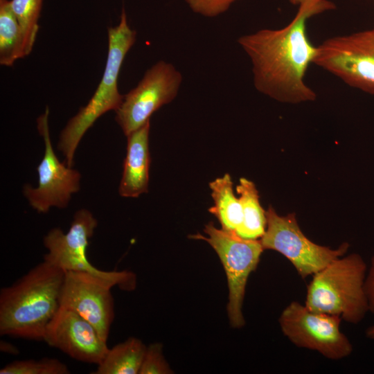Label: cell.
Returning <instances> with one entry per match:
<instances>
[{"mask_svg": "<svg viewBox=\"0 0 374 374\" xmlns=\"http://www.w3.org/2000/svg\"><path fill=\"white\" fill-rule=\"evenodd\" d=\"M334 8L328 0L307 2L299 6L294 17L284 27L261 29L238 39L250 59L253 85L260 93L290 104L316 100L315 91L305 80L317 53V46L308 37L307 21Z\"/></svg>", "mask_w": 374, "mask_h": 374, "instance_id": "6da1fadb", "label": "cell"}, {"mask_svg": "<svg viewBox=\"0 0 374 374\" xmlns=\"http://www.w3.org/2000/svg\"><path fill=\"white\" fill-rule=\"evenodd\" d=\"M65 271L46 261L0 291V335L43 341L46 327L60 307Z\"/></svg>", "mask_w": 374, "mask_h": 374, "instance_id": "7a4b0ae2", "label": "cell"}, {"mask_svg": "<svg viewBox=\"0 0 374 374\" xmlns=\"http://www.w3.org/2000/svg\"><path fill=\"white\" fill-rule=\"evenodd\" d=\"M107 38L108 53L102 79L88 103L68 121L60 135L57 148L69 167L73 166L76 148L86 132L102 115L116 111L123 101L118 78L125 56L136 39V31L129 26L125 8L119 23L107 28Z\"/></svg>", "mask_w": 374, "mask_h": 374, "instance_id": "3957f363", "label": "cell"}, {"mask_svg": "<svg viewBox=\"0 0 374 374\" xmlns=\"http://www.w3.org/2000/svg\"><path fill=\"white\" fill-rule=\"evenodd\" d=\"M367 265L361 255L339 257L313 275L305 305L310 310L340 316L357 324L369 312L364 289Z\"/></svg>", "mask_w": 374, "mask_h": 374, "instance_id": "277c9868", "label": "cell"}, {"mask_svg": "<svg viewBox=\"0 0 374 374\" xmlns=\"http://www.w3.org/2000/svg\"><path fill=\"white\" fill-rule=\"evenodd\" d=\"M204 232L191 235L192 239L208 242L217 253L226 273L229 287L227 313L232 328L245 324L242 305L246 285L250 274L255 271L264 250L260 239L240 237L235 233L216 228L213 222L205 225Z\"/></svg>", "mask_w": 374, "mask_h": 374, "instance_id": "5b68a950", "label": "cell"}, {"mask_svg": "<svg viewBox=\"0 0 374 374\" xmlns=\"http://www.w3.org/2000/svg\"><path fill=\"white\" fill-rule=\"evenodd\" d=\"M97 224V220L89 210H78L66 233L60 228H54L44 238V244L48 250L44 260L64 271L86 272L117 285L121 290H134L136 285L134 273L100 270L89 261L87 248Z\"/></svg>", "mask_w": 374, "mask_h": 374, "instance_id": "8992f818", "label": "cell"}, {"mask_svg": "<svg viewBox=\"0 0 374 374\" xmlns=\"http://www.w3.org/2000/svg\"><path fill=\"white\" fill-rule=\"evenodd\" d=\"M266 217V231L260 239L264 250H274L283 255L303 279L344 256L348 249V242L331 249L311 241L301 230L294 213L281 216L269 206Z\"/></svg>", "mask_w": 374, "mask_h": 374, "instance_id": "52a82bcc", "label": "cell"}, {"mask_svg": "<svg viewBox=\"0 0 374 374\" xmlns=\"http://www.w3.org/2000/svg\"><path fill=\"white\" fill-rule=\"evenodd\" d=\"M313 64L374 94V28L327 39L317 46Z\"/></svg>", "mask_w": 374, "mask_h": 374, "instance_id": "ba28073f", "label": "cell"}, {"mask_svg": "<svg viewBox=\"0 0 374 374\" xmlns=\"http://www.w3.org/2000/svg\"><path fill=\"white\" fill-rule=\"evenodd\" d=\"M341 320L340 316L314 312L305 304L292 301L281 312L278 322L283 335L297 347L339 360L353 350L348 337L340 330Z\"/></svg>", "mask_w": 374, "mask_h": 374, "instance_id": "9c48e42d", "label": "cell"}, {"mask_svg": "<svg viewBox=\"0 0 374 374\" xmlns=\"http://www.w3.org/2000/svg\"><path fill=\"white\" fill-rule=\"evenodd\" d=\"M182 75L169 62L160 60L148 69L138 84L123 96L116 121L127 136L140 128L162 106L177 96Z\"/></svg>", "mask_w": 374, "mask_h": 374, "instance_id": "30bf717a", "label": "cell"}, {"mask_svg": "<svg viewBox=\"0 0 374 374\" xmlns=\"http://www.w3.org/2000/svg\"><path fill=\"white\" fill-rule=\"evenodd\" d=\"M49 109L37 119V130L44 139L45 150L38 165V186L24 187L23 193L30 205L38 213H46L52 206L66 208L72 194L80 189V174L57 158L51 145L49 127Z\"/></svg>", "mask_w": 374, "mask_h": 374, "instance_id": "8fae6325", "label": "cell"}, {"mask_svg": "<svg viewBox=\"0 0 374 374\" xmlns=\"http://www.w3.org/2000/svg\"><path fill=\"white\" fill-rule=\"evenodd\" d=\"M111 283L82 271H65L60 305L71 308L89 321L107 342L114 319Z\"/></svg>", "mask_w": 374, "mask_h": 374, "instance_id": "7c38bea8", "label": "cell"}, {"mask_svg": "<svg viewBox=\"0 0 374 374\" xmlns=\"http://www.w3.org/2000/svg\"><path fill=\"white\" fill-rule=\"evenodd\" d=\"M43 341L77 361L97 365L109 349L89 321L62 305L47 324Z\"/></svg>", "mask_w": 374, "mask_h": 374, "instance_id": "4fadbf2b", "label": "cell"}, {"mask_svg": "<svg viewBox=\"0 0 374 374\" xmlns=\"http://www.w3.org/2000/svg\"><path fill=\"white\" fill-rule=\"evenodd\" d=\"M150 122L127 136V152L119 184V195L124 197H138L148 193L150 154L149 134Z\"/></svg>", "mask_w": 374, "mask_h": 374, "instance_id": "5bb4252c", "label": "cell"}, {"mask_svg": "<svg viewBox=\"0 0 374 374\" xmlns=\"http://www.w3.org/2000/svg\"><path fill=\"white\" fill-rule=\"evenodd\" d=\"M213 205L208 208L219 221L222 229L235 233L242 219V206L239 197L233 192V184L229 174L224 175L209 183Z\"/></svg>", "mask_w": 374, "mask_h": 374, "instance_id": "9a60e30c", "label": "cell"}, {"mask_svg": "<svg viewBox=\"0 0 374 374\" xmlns=\"http://www.w3.org/2000/svg\"><path fill=\"white\" fill-rule=\"evenodd\" d=\"M147 347L139 339L130 337L109 348L97 365L95 374H138Z\"/></svg>", "mask_w": 374, "mask_h": 374, "instance_id": "2e32d148", "label": "cell"}, {"mask_svg": "<svg viewBox=\"0 0 374 374\" xmlns=\"http://www.w3.org/2000/svg\"><path fill=\"white\" fill-rule=\"evenodd\" d=\"M236 190L242 206V222L236 234L245 239L258 240L267 228L266 211L260 205L259 195L254 183L240 178Z\"/></svg>", "mask_w": 374, "mask_h": 374, "instance_id": "e0dca14e", "label": "cell"}, {"mask_svg": "<svg viewBox=\"0 0 374 374\" xmlns=\"http://www.w3.org/2000/svg\"><path fill=\"white\" fill-rule=\"evenodd\" d=\"M21 33L11 0H0V64L11 66L21 58Z\"/></svg>", "mask_w": 374, "mask_h": 374, "instance_id": "ac0fdd59", "label": "cell"}, {"mask_svg": "<svg viewBox=\"0 0 374 374\" xmlns=\"http://www.w3.org/2000/svg\"><path fill=\"white\" fill-rule=\"evenodd\" d=\"M42 3L43 0H11L12 9L21 28V58L28 56L33 48Z\"/></svg>", "mask_w": 374, "mask_h": 374, "instance_id": "d6986e66", "label": "cell"}, {"mask_svg": "<svg viewBox=\"0 0 374 374\" xmlns=\"http://www.w3.org/2000/svg\"><path fill=\"white\" fill-rule=\"evenodd\" d=\"M67 366L55 358L12 362L0 369V374H69Z\"/></svg>", "mask_w": 374, "mask_h": 374, "instance_id": "ffe728a7", "label": "cell"}, {"mask_svg": "<svg viewBox=\"0 0 374 374\" xmlns=\"http://www.w3.org/2000/svg\"><path fill=\"white\" fill-rule=\"evenodd\" d=\"M162 353V345L151 344L146 348L139 374H169L172 373Z\"/></svg>", "mask_w": 374, "mask_h": 374, "instance_id": "44dd1931", "label": "cell"}, {"mask_svg": "<svg viewBox=\"0 0 374 374\" xmlns=\"http://www.w3.org/2000/svg\"><path fill=\"white\" fill-rule=\"evenodd\" d=\"M196 14L206 17H215L225 12L237 0H184Z\"/></svg>", "mask_w": 374, "mask_h": 374, "instance_id": "7402d4cb", "label": "cell"}, {"mask_svg": "<svg viewBox=\"0 0 374 374\" xmlns=\"http://www.w3.org/2000/svg\"><path fill=\"white\" fill-rule=\"evenodd\" d=\"M364 289L368 299L369 312L374 314V255L371 259L369 269L367 270Z\"/></svg>", "mask_w": 374, "mask_h": 374, "instance_id": "603a6c76", "label": "cell"}, {"mask_svg": "<svg viewBox=\"0 0 374 374\" xmlns=\"http://www.w3.org/2000/svg\"><path fill=\"white\" fill-rule=\"evenodd\" d=\"M0 350L2 352H4L8 354H10L12 355H17L19 353V350L18 348L11 343L1 341L0 344Z\"/></svg>", "mask_w": 374, "mask_h": 374, "instance_id": "cb8c5ba5", "label": "cell"}, {"mask_svg": "<svg viewBox=\"0 0 374 374\" xmlns=\"http://www.w3.org/2000/svg\"><path fill=\"white\" fill-rule=\"evenodd\" d=\"M366 337L370 339H374V325L369 326L365 331Z\"/></svg>", "mask_w": 374, "mask_h": 374, "instance_id": "d4e9b609", "label": "cell"}, {"mask_svg": "<svg viewBox=\"0 0 374 374\" xmlns=\"http://www.w3.org/2000/svg\"><path fill=\"white\" fill-rule=\"evenodd\" d=\"M290 3H291L293 5L296 6H301L305 3L310 2V1H320V0H288Z\"/></svg>", "mask_w": 374, "mask_h": 374, "instance_id": "484cf974", "label": "cell"}, {"mask_svg": "<svg viewBox=\"0 0 374 374\" xmlns=\"http://www.w3.org/2000/svg\"><path fill=\"white\" fill-rule=\"evenodd\" d=\"M373 1H374V0H373Z\"/></svg>", "mask_w": 374, "mask_h": 374, "instance_id": "4316f807", "label": "cell"}]
</instances>
